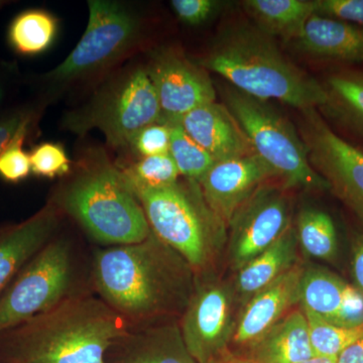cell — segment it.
<instances>
[{"instance_id":"277c9868","label":"cell","mask_w":363,"mask_h":363,"mask_svg":"<svg viewBox=\"0 0 363 363\" xmlns=\"http://www.w3.org/2000/svg\"><path fill=\"white\" fill-rule=\"evenodd\" d=\"M56 207L102 245H133L152 233L142 204L121 169L100 150H93L78 162L73 175L57 192Z\"/></svg>"},{"instance_id":"4dcf8cb0","label":"cell","mask_w":363,"mask_h":363,"mask_svg":"<svg viewBox=\"0 0 363 363\" xmlns=\"http://www.w3.org/2000/svg\"><path fill=\"white\" fill-rule=\"evenodd\" d=\"M30 126L23 128L13 142L0 155V177L9 183H18L32 173L30 155L23 147Z\"/></svg>"},{"instance_id":"7402d4cb","label":"cell","mask_w":363,"mask_h":363,"mask_svg":"<svg viewBox=\"0 0 363 363\" xmlns=\"http://www.w3.org/2000/svg\"><path fill=\"white\" fill-rule=\"evenodd\" d=\"M242 6L262 32L293 42L314 14L313 0H245Z\"/></svg>"},{"instance_id":"603a6c76","label":"cell","mask_w":363,"mask_h":363,"mask_svg":"<svg viewBox=\"0 0 363 363\" xmlns=\"http://www.w3.org/2000/svg\"><path fill=\"white\" fill-rule=\"evenodd\" d=\"M128 344L117 363H197L189 353L180 327L162 325L128 334Z\"/></svg>"},{"instance_id":"ac0fdd59","label":"cell","mask_w":363,"mask_h":363,"mask_svg":"<svg viewBox=\"0 0 363 363\" xmlns=\"http://www.w3.org/2000/svg\"><path fill=\"white\" fill-rule=\"evenodd\" d=\"M59 211L50 203L26 220L0 228V294L26 262L54 238L60 224Z\"/></svg>"},{"instance_id":"cb8c5ba5","label":"cell","mask_w":363,"mask_h":363,"mask_svg":"<svg viewBox=\"0 0 363 363\" xmlns=\"http://www.w3.org/2000/svg\"><path fill=\"white\" fill-rule=\"evenodd\" d=\"M327 102L322 109L363 138V72L339 71L324 85Z\"/></svg>"},{"instance_id":"8fae6325","label":"cell","mask_w":363,"mask_h":363,"mask_svg":"<svg viewBox=\"0 0 363 363\" xmlns=\"http://www.w3.org/2000/svg\"><path fill=\"white\" fill-rule=\"evenodd\" d=\"M300 136L312 168L363 225V152L336 135L316 109L302 111Z\"/></svg>"},{"instance_id":"7a4b0ae2","label":"cell","mask_w":363,"mask_h":363,"mask_svg":"<svg viewBox=\"0 0 363 363\" xmlns=\"http://www.w3.org/2000/svg\"><path fill=\"white\" fill-rule=\"evenodd\" d=\"M128 324L102 298L71 296L0 333V362L108 363L105 354L130 334Z\"/></svg>"},{"instance_id":"ab89813d","label":"cell","mask_w":363,"mask_h":363,"mask_svg":"<svg viewBox=\"0 0 363 363\" xmlns=\"http://www.w3.org/2000/svg\"><path fill=\"white\" fill-rule=\"evenodd\" d=\"M303 363H336V359H331V358L327 357H315Z\"/></svg>"},{"instance_id":"60d3db41","label":"cell","mask_w":363,"mask_h":363,"mask_svg":"<svg viewBox=\"0 0 363 363\" xmlns=\"http://www.w3.org/2000/svg\"><path fill=\"white\" fill-rule=\"evenodd\" d=\"M0 363H2L1 362H0Z\"/></svg>"},{"instance_id":"f35d334b","label":"cell","mask_w":363,"mask_h":363,"mask_svg":"<svg viewBox=\"0 0 363 363\" xmlns=\"http://www.w3.org/2000/svg\"><path fill=\"white\" fill-rule=\"evenodd\" d=\"M13 69L9 65L0 66V104L4 101V97H6L9 77H11V73H13Z\"/></svg>"},{"instance_id":"4fadbf2b","label":"cell","mask_w":363,"mask_h":363,"mask_svg":"<svg viewBox=\"0 0 363 363\" xmlns=\"http://www.w3.org/2000/svg\"><path fill=\"white\" fill-rule=\"evenodd\" d=\"M145 69L156 89L162 123L177 125L193 109L216 101L206 69L174 48L152 52Z\"/></svg>"},{"instance_id":"d6a6232c","label":"cell","mask_w":363,"mask_h":363,"mask_svg":"<svg viewBox=\"0 0 363 363\" xmlns=\"http://www.w3.org/2000/svg\"><path fill=\"white\" fill-rule=\"evenodd\" d=\"M314 14L363 28V0H313Z\"/></svg>"},{"instance_id":"7c38bea8","label":"cell","mask_w":363,"mask_h":363,"mask_svg":"<svg viewBox=\"0 0 363 363\" xmlns=\"http://www.w3.org/2000/svg\"><path fill=\"white\" fill-rule=\"evenodd\" d=\"M291 226V203L285 191L264 184L229 222L226 250L231 269L236 272L245 267Z\"/></svg>"},{"instance_id":"f546056e","label":"cell","mask_w":363,"mask_h":363,"mask_svg":"<svg viewBox=\"0 0 363 363\" xmlns=\"http://www.w3.org/2000/svg\"><path fill=\"white\" fill-rule=\"evenodd\" d=\"M32 173L35 176L54 179L70 172L71 161L60 143H43L30 152Z\"/></svg>"},{"instance_id":"d590c367","label":"cell","mask_w":363,"mask_h":363,"mask_svg":"<svg viewBox=\"0 0 363 363\" xmlns=\"http://www.w3.org/2000/svg\"><path fill=\"white\" fill-rule=\"evenodd\" d=\"M350 247L352 284L363 294V233H353Z\"/></svg>"},{"instance_id":"44dd1931","label":"cell","mask_w":363,"mask_h":363,"mask_svg":"<svg viewBox=\"0 0 363 363\" xmlns=\"http://www.w3.org/2000/svg\"><path fill=\"white\" fill-rule=\"evenodd\" d=\"M298 250L297 233L292 225L271 247L238 269L233 290L240 305L295 267L298 262Z\"/></svg>"},{"instance_id":"1f68e13d","label":"cell","mask_w":363,"mask_h":363,"mask_svg":"<svg viewBox=\"0 0 363 363\" xmlns=\"http://www.w3.org/2000/svg\"><path fill=\"white\" fill-rule=\"evenodd\" d=\"M172 126L161 121L143 128L131 140L130 150L136 156L147 157L169 154Z\"/></svg>"},{"instance_id":"5b68a950","label":"cell","mask_w":363,"mask_h":363,"mask_svg":"<svg viewBox=\"0 0 363 363\" xmlns=\"http://www.w3.org/2000/svg\"><path fill=\"white\" fill-rule=\"evenodd\" d=\"M155 235L186 260L195 276L210 274L225 250L228 228L197 182L133 191Z\"/></svg>"},{"instance_id":"9c48e42d","label":"cell","mask_w":363,"mask_h":363,"mask_svg":"<svg viewBox=\"0 0 363 363\" xmlns=\"http://www.w3.org/2000/svg\"><path fill=\"white\" fill-rule=\"evenodd\" d=\"M74 276L70 242L52 238L0 294V333L73 296Z\"/></svg>"},{"instance_id":"484cf974","label":"cell","mask_w":363,"mask_h":363,"mask_svg":"<svg viewBox=\"0 0 363 363\" xmlns=\"http://www.w3.org/2000/svg\"><path fill=\"white\" fill-rule=\"evenodd\" d=\"M298 247L313 259L333 262L337 259L338 238L330 215L318 208H304L295 226Z\"/></svg>"},{"instance_id":"52a82bcc","label":"cell","mask_w":363,"mask_h":363,"mask_svg":"<svg viewBox=\"0 0 363 363\" xmlns=\"http://www.w3.org/2000/svg\"><path fill=\"white\" fill-rule=\"evenodd\" d=\"M161 107L145 67L121 72L89 101L64 117L63 128L76 135L99 130L112 147H128L143 128L159 123Z\"/></svg>"},{"instance_id":"30bf717a","label":"cell","mask_w":363,"mask_h":363,"mask_svg":"<svg viewBox=\"0 0 363 363\" xmlns=\"http://www.w3.org/2000/svg\"><path fill=\"white\" fill-rule=\"evenodd\" d=\"M233 286L211 274L195 276V286L182 314L181 333L197 363H210L233 343L238 316Z\"/></svg>"},{"instance_id":"9a60e30c","label":"cell","mask_w":363,"mask_h":363,"mask_svg":"<svg viewBox=\"0 0 363 363\" xmlns=\"http://www.w3.org/2000/svg\"><path fill=\"white\" fill-rule=\"evenodd\" d=\"M304 267L298 264L259 291L242 306L238 316L233 343L250 347L274 324L300 305Z\"/></svg>"},{"instance_id":"6da1fadb","label":"cell","mask_w":363,"mask_h":363,"mask_svg":"<svg viewBox=\"0 0 363 363\" xmlns=\"http://www.w3.org/2000/svg\"><path fill=\"white\" fill-rule=\"evenodd\" d=\"M95 286L128 322H145L185 311L195 272L154 233L140 242L99 250L93 264Z\"/></svg>"},{"instance_id":"f1b7e54d","label":"cell","mask_w":363,"mask_h":363,"mask_svg":"<svg viewBox=\"0 0 363 363\" xmlns=\"http://www.w3.org/2000/svg\"><path fill=\"white\" fill-rule=\"evenodd\" d=\"M169 154L175 162L180 176L197 183L215 162L211 156L185 133L180 124L172 126Z\"/></svg>"},{"instance_id":"8d00e7d4","label":"cell","mask_w":363,"mask_h":363,"mask_svg":"<svg viewBox=\"0 0 363 363\" xmlns=\"http://www.w3.org/2000/svg\"><path fill=\"white\" fill-rule=\"evenodd\" d=\"M336 363H363V335L339 354Z\"/></svg>"},{"instance_id":"8992f818","label":"cell","mask_w":363,"mask_h":363,"mask_svg":"<svg viewBox=\"0 0 363 363\" xmlns=\"http://www.w3.org/2000/svg\"><path fill=\"white\" fill-rule=\"evenodd\" d=\"M82 38L60 65L42 77L45 94L56 95L87 82L123 61L145 37V23L128 4L90 0Z\"/></svg>"},{"instance_id":"3957f363","label":"cell","mask_w":363,"mask_h":363,"mask_svg":"<svg viewBox=\"0 0 363 363\" xmlns=\"http://www.w3.org/2000/svg\"><path fill=\"white\" fill-rule=\"evenodd\" d=\"M197 63L262 101L279 100L301 111L327 102L324 85L286 58L274 38L257 26H228Z\"/></svg>"},{"instance_id":"d6986e66","label":"cell","mask_w":363,"mask_h":363,"mask_svg":"<svg viewBox=\"0 0 363 363\" xmlns=\"http://www.w3.org/2000/svg\"><path fill=\"white\" fill-rule=\"evenodd\" d=\"M294 43L314 58L363 63L362 26L313 14Z\"/></svg>"},{"instance_id":"5bb4252c","label":"cell","mask_w":363,"mask_h":363,"mask_svg":"<svg viewBox=\"0 0 363 363\" xmlns=\"http://www.w3.org/2000/svg\"><path fill=\"white\" fill-rule=\"evenodd\" d=\"M276 177L257 154L215 162L199 182L205 200L226 224L264 182Z\"/></svg>"},{"instance_id":"e0dca14e","label":"cell","mask_w":363,"mask_h":363,"mask_svg":"<svg viewBox=\"0 0 363 363\" xmlns=\"http://www.w3.org/2000/svg\"><path fill=\"white\" fill-rule=\"evenodd\" d=\"M179 124L215 162L255 154L245 131L224 104L201 105Z\"/></svg>"},{"instance_id":"4316f807","label":"cell","mask_w":363,"mask_h":363,"mask_svg":"<svg viewBox=\"0 0 363 363\" xmlns=\"http://www.w3.org/2000/svg\"><path fill=\"white\" fill-rule=\"evenodd\" d=\"M309 326L310 339L316 357L336 359L344 350L363 335V324L358 326H338L321 317L305 311Z\"/></svg>"},{"instance_id":"2e32d148","label":"cell","mask_w":363,"mask_h":363,"mask_svg":"<svg viewBox=\"0 0 363 363\" xmlns=\"http://www.w3.org/2000/svg\"><path fill=\"white\" fill-rule=\"evenodd\" d=\"M300 306L338 326L363 324V294L353 284L324 267H304Z\"/></svg>"},{"instance_id":"74e56055","label":"cell","mask_w":363,"mask_h":363,"mask_svg":"<svg viewBox=\"0 0 363 363\" xmlns=\"http://www.w3.org/2000/svg\"><path fill=\"white\" fill-rule=\"evenodd\" d=\"M210 363H255L245 354L233 352L230 350H227L218 355Z\"/></svg>"},{"instance_id":"e575fe53","label":"cell","mask_w":363,"mask_h":363,"mask_svg":"<svg viewBox=\"0 0 363 363\" xmlns=\"http://www.w3.org/2000/svg\"><path fill=\"white\" fill-rule=\"evenodd\" d=\"M35 111L30 108L16 109L0 117V155L13 142L23 128L32 125Z\"/></svg>"},{"instance_id":"836d02e7","label":"cell","mask_w":363,"mask_h":363,"mask_svg":"<svg viewBox=\"0 0 363 363\" xmlns=\"http://www.w3.org/2000/svg\"><path fill=\"white\" fill-rule=\"evenodd\" d=\"M224 2L217 0H173L171 6L177 18L187 26H200L220 11Z\"/></svg>"},{"instance_id":"ffe728a7","label":"cell","mask_w":363,"mask_h":363,"mask_svg":"<svg viewBox=\"0 0 363 363\" xmlns=\"http://www.w3.org/2000/svg\"><path fill=\"white\" fill-rule=\"evenodd\" d=\"M245 355L255 363H303L316 357L302 308L289 312Z\"/></svg>"},{"instance_id":"d4e9b609","label":"cell","mask_w":363,"mask_h":363,"mask_svg":"<svg viewBox=\"0 0 363 363\" xmlns=\"http://www.w3.org/2000/svg\"><path fill=\"white\" fill-rule=\"evenodd\" d=\"M59 21L44 9H28L9 25L7 40L16 54L33 57L47 52L58 35Z\"/></svg>"},{"instance_id":"ba28073f","label":"cell","mask_w":363,"mask_h":363,"mask_svg":"<svg viewBox=\"0 0 363 363\" xmlns=\"http://www.w3.org/2000/svg\"><path fill=\"white\" fill-rule=\"evenodd\" d=\"M225 106L245 131L253 152L281 179L285 188L329 190L312 168L295 126L271 105L236 89L224 92Z\"/></svg>"},{"instance_id":"83f0119b","label":"cell","mask_w":363,"mask_h":363,"mask_svg":"<svg viewBox=\"0 0 363 363\" xmlns=\"http://www.w3.org/2000/svg\"><path fill=\"white\" fill-rule=\"evenodd\" d=\"M121 173L133 191L168 187L179 181V169L169 154L140 157Z\"/></svg>"}]
</instances>
